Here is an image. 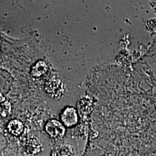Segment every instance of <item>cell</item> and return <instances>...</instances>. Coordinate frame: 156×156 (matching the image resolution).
<instances>
[{
  "mask_svg": "<svg viewBox=\"0 0 156 156\" xmlns=\"http://www.w3.org/2000/svg\"><path fill=\"white\" fill-rule=\"evenodd\" d=\"M45 89L48 94L53 98H60L65 93L64 84L56 78L50 79L46 82Z\"/></svg>",
  "mask_w": 156,
  "mask_h": 156,
  "instance_id": "1",
  "label": "cell"
},
{
  "mask_svg": "<svg viewBox=\"0 0 156 156\" xmlns=\"http://www.w3.org/2000/svg\"><path fill=\"white\" fill-rule=\"evenodd\" d=\"M12 111V105L9 101H4L0 104V116L2 117L8 116Z\"/></svg>",
  "mask_w": 156,
  "mask_h": 156,
  "instance_id": "8",
  "label": "cell"
},
{
  "mask_svg": "<svg viewBox=\"0 0 156 156\" xmlns=\"http://www.w3.org/2000/svg\"><path fill=\"white\" fill-rule=\"evenodd\" d=\"M45 130L48 134L55 140H61L66 134V128L59 121L51 119L45 125Z\"/></svg>",
  "mask_w": 156,
  "mask_h": 156,
  "instance_id": "2",
  "label": "cell"
},
{
  "mask_svg": "<svg viewBox=\"0 0 156 156\" xmlns=\"http://www.w3.org/2000/svg\"><path fill=\"white\" fill-rule=\"evenodd\" d=\"M49 69L48 64L44 60L36 62L30 69V73L34 78H39L45 75Z\"/></svg>",
  "mask_w": 156,
  "mask_h": 156,
  "instance_id": "4",
  "label": "cell"
},
{
  "mask_svg": "<svg viewBox=\"0 0 156 156\" xmlns=\"http://www.w3.org/2000/svg\"><path fill=\"white\" fill-rule=\"evenodd\" d=\"M60 117L62 124L67 127H72L78 123V114L73 107H67L62 112Z\"/></svg>",
  "mask_w": 156,
  "mask_h": 156,
  "instance_id": "3",
  "label": "cell"
},
{
  "mask_svg": "<svg viewBox=\"0 0 156 156\" xmlns=\"http://www.w3.org/2000/svg\"><path fill=\"white\" fill-rule=\"evenodd\" d=\"M5 100V98L4 96V95L0 93V104H1L2 102H3Z\"/></svg>",
  "mask_w": 156,
  "mask_h": 156,
  "instance_id": "9",
  "label": "cell"
},
{
  "mask_svg": "<svg viewBox=\"0 0 156 156\" xmlns=\"http://www.w3.org/2000/svg\"><path fill=\"white\" fill-rule=\"evenodd\" d=\"M7 130L12 135L17 136L22 133L24 130V125L20 120L13 119L9 121L8 124Z\"/></svg>",
  "mask_w": 156,
  "mask_h": 156,
  "instance_id": "5",
  "label": "cell"
},
{
  "mask_svg": "<svg viewBox=\"0 0 156 156\" xmlns=\"http://www.w3.org/2000/svg\"><path fill=\"white\" fill-rule=\"evenodd\" d=\"M73 148L67 145H60L56 147L51 153V156H72Z\"/></svg>",
  "mask_w": 156,
  "mask_h": 156,
  "instance_id": "6",
  "label": "cell"
},
{
  "mask_svg": "<svg viewBox=\"0 0 156 156\" xmlns=\"http://www.w3.org/2000/svg\"><path fill=\"white\" fill-rule=\"evenodd\" d=\"M26 149L29 154H34L38 153L41 150V146L39 142L35 139H30L27 141Z\"/></svg>",
  "mask_w": 156,
  "mask_h": 156,
  "instance_id": "7",
  "label": "cell"
}]
</instances>
